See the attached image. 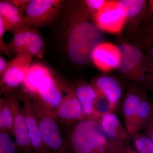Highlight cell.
I'll list each match as a JSON object with an SVG mask.
<instances>
[{
    "mask_svg": "<svg viewBox=\"0 0 153 153\" xmlns=\"http://www.w3.org/2000/svg\"><path fill=\"white\" fill-rule=\"evenodd\" d=\"M142 97L137 92H129L126 96L123 104L125 124L131 137L134 134L135 120Z\"/></svg>",
    "mask_w": 153,
    "mask_h": 153,
    "instance_id": "obj_18",
    "label": "cell"
},
{
    "mask_svg": "<svg viewBox=\"0 0 153 153\" xmlns=\"http://www.w3.org/2000/svg\"><path fill=\"white\" fill-rule=\"evenodd\" d=\"M27 127L33 152L36 153H50L44 144L38 126L31 96L23 92L20 97Z\"/></svg>",
    "mask_w": 153,
    "mask_h": 153,
    "instance_id": "obj_9",
    "label": "cell"
},
{
    "mask_svg": "<svg viewBox=\"0 0 153 153\" xmlns=\"http://www.w3.org/2000/svg\"><path fill=\"white\" fill-rule=\"evenodd\" d=\"M10 134L0 132V153H16L18 148L16 141Z\"/></svg>",
    "mask_w": 153,
    "mask_h": 153,
    "instance_id": "obj_25",
    "label": "cell"
},
{
    "mask_svg": "<svg viewBox=\"0 0 153 153\" xmlns=\"http://www.w3.org/2000/svg\"><path fill=\"white\" fill-rule=\"evenodd\" d=\"M117 47L120 55L117 69L123 74H130L138 65L142 58V53L138 48L133 45L121 44Z\"/></svg>",
    "mask_w": 153,
    "mask_h": 153,
    "instance_id": "obj_16",
    "label": "cell"
},
{
    "mask_svg": "<svg viewBox=\"0 0 153 153\" xmlns=\"http://www.w3.org/2000/svg\"><path fill=\"white\" fill-rule=\"evenodd\" d=\"M75 92L86 118L97 121L94 104L97 94L93 86L89 84H81L75 88Z\"/></svg>",
    "mask_w": 153,
    "mask_h": 153,
    "instance_id": "obj_17",
    "label": "cell"
},
{
    "mask_svg": "<svg viewBox=\"0 0 153 153\" xmlns=\"http://www.w3.org/2000/svg\"><path fill=\"white\" fill-rule=\"evenodd\" d=\"M23 32L26 41L27 52L38 58H43L44 52V42L39 30L25 27Z\"/></svg>",
    "mask_w": 153,
    "mask_h": 153,
    "instance_id": "obj_19",
    "label": "cell"
},
{
    "mask_svg": "<svg viewBox=\"0 0 153 153\" xmlns=\"http://www.w3.org/2000/svg\"><path fill=\"white\" fill-rule=\"evenodd\" d=\"M120 60V55L118 49L111 44L104 42L100 44L92 53L91 60L97 68L102 71L117 68Z\"/></svg>",
    "mask_w": 153,
    "mask_h": 153,
    "instance_id": "obj_12",
    "label": "cell"
},
{
    "mask_svg": "<svg viewBox=\"0 0 153 153\" xmlns=\"http://www.w3.org/2000/svg\"><path fill=\"white\" fill-rule=\"evenodd\" d=\"M86 5L89 8L94 10H100L105 4L104 0H87L85 1Z\"/></svg>",
    "mask_w": 153,
    "mask_h": 153,
    "instance_id": "obj_27",
    "label": "cell"
},
{
    "mask_svg": "<svg viewBox=\"0 0 153 153\" xmlns=\"http://www.w3.org/2000/svg\"><path fill=\"white\" fill-rule=\"evenodd\" d=\"M66 142L69 153H111L100 124L94 120L73 123Z\"/></svg>",
    "mask_w": 153,
    "mask_h": 153,
    "instance_id": "obj_1",
    "label": "cell"
},
{
    "mask_svg": "<svg viewBox=\"0 0 153 153\" xmlns=\"http://www.w3.org/2000/svg\"><path fill=\"white\" fill-rule=\"evenodd\" d=\"M36 96L54 112L64 97L60 84L52 74L42 80Z\"/></svg>",
    "mask_w": 153,
    "mask_h": 153,
    "instance_id": "obj_11",
    "label": "cell"
},
{
    "mask_svg": "<svg viewBox=\"0 0 153 153\" xmlns=\"http://www.w3.org/2000/svg\"><path fill=\"white\" fill-rule=\"evenodd\" d=\"M152 55H153V51H152Z\"/></svg>",
    "mask_w": 153,
    "mask_h": 153,
    "instance_id": "obj_33",
    "label": "cell"
},
{
    "mask_svg": "<svg viewBox=\"0 0 153 153\" xmlns=\"http://www.w3.org/2000/svg\"><path fill=\"white\" fill-rule=\"evenodd\" d=\"M131 139L137 153H153V142L145 134H135L132 136Z\"/></svg>",
    "mask_w": 153,
    "mask_h": 153,
    "instance_id": "obj_22",
    "label": "cell"
},
{
    "mask_svg": "<svg viewBox=\"0 0 153 153\" xmlns=\"http://www.w3.org/2000/svg\"><path fill=\"white\" fill-rule=\"evenodd\" d=\"M125 153H137L133 148L131 147L130 145L126 149Z\"/></svg>",
    "mask_w": 153,
    "mask_h": 153,
    "instance_id": "obj_31",
    "label": "cell"
},
{
    "mask_svg": "<svg viewBox=\"0 0 153 153\" xmlns=\"http://www.w3.org/2000/svg\"><path fill=\"white\" fill-rule=\"evenodd\" d=\"M0 111L2 113L6 125V133L10 135H13V115L10 105L4 98L0 99Z\"/></svg>",
    "mask_w": 153,
    "mask_h": 153,
    "instance_id": "obj_24",
    "label": "cell"
},
{
    "mask_svg": "<svg viewBox=\"0 0 153 153\" xmlns=\"http://www.w3.org/2000/svg\"><path fill=\"white\" fill-rule=\"evenodd\" d=\"M104 31L97 25L88 22H79L72 27L68 37L67 50L73 63L83 65L92 60L94 50L104 43Z\"/></svg>",
    "mask_w": 153,
    "mask_h": 153,
    "instance_id": "obj_2",
    "label": "cell"
},
{
    "mask_svg": "<svg viewBox=\"0 0 153 153\" xmlns=\"http://www.w3.org/2000/svg\"><path fill=\"white\" fill-rule=\"evenodd\" d=\"M91 85L97 94L105 97L115 110L122 96V90L117 80L111 76H101Z\"/></svg>",
    "mask_w": 153,
    "mask_h": 153,
    "instance_id": "obj_14",
    "label": "cell"
},
{
    "mask_svg": "<svg viewBox=\"0 0 153 153\" xmlns=\"http://www.w3.org/2000/svg\"><path fill=\"white\" fill-rule=\"evenodd\" d=\"M145 134L153 142V114L145 128Z\"/></svg>",
    "mask_w": 153,
    "mask_h": 153,
    "instance_id": "obj_28",
    "label": "cell"
},
{
    "mask_svg": "<svg viewBox=\"0 0 153 153\" xmlns=\"http://www.w3.org/2000/svg\"><path fill=\"white\" fill-rule=\"evenodd\" d=\"M7 31L5 25L1 17H0V49L5 54L11 57V55L8 50L7 44L4 42V36Z\"/></svg>",
    "mask_w": 153,
    "mask_h": 153,
    "instance_id": "obj_26",
    "label": "cell"
},
{
    "mask_svg": "<svg viewBox=\"0 0 153 153\" xmlns=\"http://www.w3.org/2000/svg\"><path fill=\"white\" fill-rule=\"evenodd\" d=\"M152 109H153V102H152Z\"/></svg>",
    "mask_w": 153,
    "mask_h": 153,
    "instance_id": "obj_32",
    "label": "cell"
},
{
    "mask_svg": "<svg viewBox=\"0 0 153 153\" xmlns=\"http://www.w3.org/2000/svg\"><path fill=\"white\" fill-rule=\"evenodd\" d=\"M66 91V95L55 111V118L58 123L71 124L86 119L76 97L75 88L67 87Z\"/></svg>",
    "mask_w": 153,
    "mask_h": 153,
    "instance_id": "obj_8",
    "label": "cell"
},
{
    "mask_svg": "<svg viewBox=\"0 0 153 153\" xmlns=\"http://www.w3.org/2000/svg\"><path fill=\"white\" fill-rule=\"evenodd\" d=\"M35 114L44 144L50 153H69L55 112L38 98L31 96Z\"/></svg>",
    "mask_w": 153,
    "mask_h": 153,
    "instance_id": "obj_3",
    "label": "cell"
},
{
    "mask_svg": "<svg viewBox=\"0 0 153 153\" xmlns=\"http://www.w3.org/2000/svg\"><path fill=\"white\" fill-rule=\"evenodd\" d=\"M117 5L124 16L130 18L139 13L142 10L144 4L143 0H120Z\"/></svg>",
    "mask_w": 153,
    "mask_h": 153,
    "instance_id": "obj_21",
    "label": "cell"
},
{
    "mask_svg": "<svg viewBox=\"0 0 153 153\" xmlns=\"http://www.w3.org/2000/svg\"><path fill=\"white\" fill-rule=\"evenodd\" d=\"M52 74L49 68L41 63L31 64L22 84L24 92L31 96H36L42 80Z\"/></svg>",
    "mask_w": 153,
    "mask_h": 153,
    "instance_id": "obj_15",
    "label": "cell"
},
{
    "mask_svg": "<svg viewBox=\"0 0 153 153\" xmlns=\"http://www.w3.org/2000/svg\"><path fill=\"white\" fill-rule=\"evenodd\" d=\"M152 115V102L142 97L135 120L134 134L144 129Z\"/></svg>",
    "mask_w": 153,
    "mask_h": 153,
    "instance_id": "obj_20",
    "label": "cell"
},
{
    "mask_svg": "<svg viewBox=\"0 0 153 153\" xmlns=\"http://www.w3.org/2000/svg\"><path fill=\"white\" fill-rule=\"evenodd\" d=\"M0 17L4 21L7 31L14 36L22 32L26 27L24 13L11 2L1 1Z\"/></svg>",
    "mask_w": 153,
    "mask_h": 153,
    "instance_id": "obj_13",
    "label": "cell"
},
{
    "mask_svg": "<svg viewBox=\"0 0 153 153\" xmlns=\"http://www.w3.org/2000/svg\"><path fill=\"white\" fill-rule=\"evenodd\" d=\"M63 1L31 0L24 13L26 27L38 29L53 22L60 13Z\"/></svg>",
    "mask_w": 153,
    "mask_h": 153,
    "instance_id": "obj_4",
    "label": "cell"
},
{
    "mask_svg": "<svg viewBox=\"0 0 153 153\" xmlns=\"http://www.w3.org/2000/svg\"><path fill=\"white\" fill-rule=\"evenodd\" d=\"M7 45L8 52L11 55V53L16 56L23 52H27L26 41L23 30L14 36L13 39Z\"/></svg>",
    "mask_w": 153,
    "mask_h": 153,
    "instance_id": "obj_23",
    "label": "cell"
},
{
    "mask_svg": "<svg viewBox=\"0 0 153 153\" xmlns=\"http://www.w3.org/2000/svg\"><path fill=\"white\" fill-rule=\"evenodd\" d=\"M8 63L2 56H0V76H2L7 66Z\"/></svg>",
    "mask_w": 153,
    "mask_h": 153,
    "instance_id": "obj_30",
    "label": "cell"
},
{
    "mask_svg": "<svg viewBox=\"0 0 153 153\" xmlns=\"http://www.w3.org/2000/svg\"><path fill=\"white\" fill-rule=\"evenodd\" d=\"M34 57L31 53L25 52L15 56L8 63L5 71L1 77V88L5 94L22 85Z\"/></svg>",
    "mask_w": 153,
    "mask_h": 153,
    "instance_id": "obj_6",
    "label": "cell"
},
{
    "mask_svg": "<svg viewBox=\"0 0 153 153\" xmlns=\"http://www.w3.org/2000/svg\"><path fill=\"white\" fill-rule=\"evenodd\" d=\"M30 2V1H12L11 2L24 13Z\"/></svg>",
    "mask_w": 153,
    "mask_h": 153,
    "instance_id": "obj_29",
    "label": "cell"
},
{
    "mask_svg": "<svg viewBox=\"0 0 153 153\" xmlns=\"http://www.w3.org/2000/svg\"><path fill=\"white\" fill-rule=\"evenodd\" d=\"M4 98L8 103L13 115V135L18 152L22 153H32L33 149L20 98H18L11 92L5 94Z\"/></svg>",
    "mask_w": 153,
    "mask_h": 153,
    "instance_id": "obj_7",
    "label": "cell"
},
{
    "mask_svg": "<svg viewBox=\"0 0 153 153\" xmlns=\"http://www.w3.org/2000/svg\"><path fill=\"white\" fill-rule=\"evenodd\" d=\"M98 121L111 153H125L131 137L119 118L113 112H109L102 115Z\"/></svg>",
    "mask_w": 153,
    "mask_h": 153,
    "instance_id": "obj_5",
    "label": "cell"
},
{
    "mask_svg": "<svg viewBox=\"0 0 153 153\" xmlns=\"http://www.w3.org/2000/svg\"><path fill=\"white\" fill-rule=\"evenodd\" d=\"M117 3H105L104 7L97 13V25L102 30L111 33H117L122 28L125 19Z\"/></svg>",
    "mask_w": 153,
    "mask_h": 153,
    "instance_id": "obj_10",
    "label": "cell"
}]
</instances>
